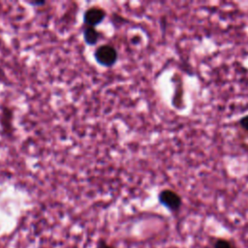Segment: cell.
Masks as SVG:
<instances>
[{
  "instance_id": "obj_1",
  "label": "cell",
  "mask_w": 248,
  "mask_h": 248,
  "mask_svg": "<svg viewBox=\"0 0 248 248\" xmlns=\"http://www.w3.org/2000/svg\"><path fill=\"white\" fill-rule=\"evenodd\" d=\"M159 202L171 213H177L182 207L183 201L181 196L172 189H163L158 195Z\"/></svg>"
},
{
  "instance_id": "obj_2",
  "label": "cell",
  "mask_w": 248,
  "mask_h": 248,
  "mask_svg": "<svg viewBox=\"0 0 248 248\" xmlns=\"http://www.w3.org/2000/svg\"><path fill=\"white\" fill-rule=\"evenodd\" d=\"M96 61L105 67H111L117 60L116 49L109 45H102L95 50Z\"/></svg>"
},
{
  "instance_id": "obj_3",
  "label": "cell",
  "mask_w": 248,
  "mask_h": 248,
  "mask_svg": "<svg viewBox=\"0 0 248 248\" xmlns=\"http://www.w3.org/2000/svg\"><path fill=\"white\" fill-rule=\"evenodd\" d=\"M106 16V13L103 9L99 7H92L88 9L83 16L84 22L91 27H94L98 24H100Z\"/></svg>"
},
{
  "instance_id": "obj_4",
  "label": "cell",
  "mask_w": 248,
  "mask_h": 248,
  "mask_svg": "<svg viewBox=\"0 0 248 248\" xmlns=\"http://www.w3.org/2000/svg\"><path fill=\"white\" fill-rule=\"evenodd\" d=\"M83 38H84V41L87 45L94 46L98 42L99 33L95 30L94 27L88 26L83 31Z\"/></svg>"
},
{
  "instance_id": "obj_5",
  "label": "cell",
  "mask_w": 248,
  "mask_h": 248,
  "mask_svg": "<svg viewBox=\"0 0 248 248\" xmlns=\"http://www.w3.org/2000/svg\"><path fill=\"white\" fill-rule=\"evenodd\" d=\"M213 248H237L235 244L227 238L219 237L213 243Z\"/></svg>"
},
{
  "instance_id": "obj_6",
  "label": "cell",
  "mask_w": 248,
  "mask_h": 248,
  "mask_svg": "<svg viewBox=\"0 0 248 248\" xmlns=\"http://www.w3.org/2000/svg\"><path fill=\"white\" fill-rule=\"evenodd\" d=\"M237 125L240 127L241 130L248 132V113L237 120Z\"/></svg>"
},
{
  "instance_id": "obj_7",
  "label": "cell",
  "mask_w": 248,
  "mask_h": 248,
  "mask_svg": "<svg viewBox=\"0 0 248 248\" xmlns=\"http://www.w3.org/2000/svg\"><path fill=\"white\" fill-rule=\"evenodd\" d=\"M95 248H116V247H115L114 245L108 243L107 240L101 238V239H99V240L97 241Z\"/></svg>"
}]
</instances>
